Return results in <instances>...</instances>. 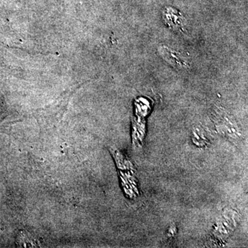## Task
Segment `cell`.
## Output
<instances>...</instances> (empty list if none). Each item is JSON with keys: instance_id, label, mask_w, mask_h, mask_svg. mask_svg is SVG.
<instances>
[{"instance_id": "cell-2", "label": "cell", "mask_w": 248, "mask_h": 248, "mask_svg": "<svg viewBox=\"0 0 248 248\" xmlns=\"http://www.w3.org/2000/svg\"><path fill=\"white\" fill-rule=\"evenodd\" d=\"M164 19L168 26L174 30H182L186 27V19L180 14L174 11V10L168 9L167 12L165 14Z\"/></svg>"}, {"instance_id": "cell-1", "label": "cell", "mask_w": 248, "mask_h": 248, "mask_svg": "<svg viewBox=\"0 0 248 248\" xmlns=\"http://www.w3.org/2000/svg\"><path fill=\"white\" fill-rule=\"evenodd\" d=\"M158 52L161 58L174 68L187 70L191 68L190 62L174 49L166 46V45H161L158 48Z\"/></svg>"}]
</instances>
